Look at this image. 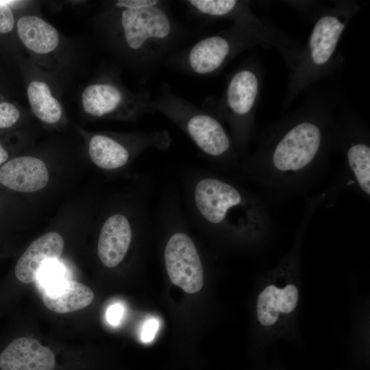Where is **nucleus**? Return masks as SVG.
Instances as JSON below:
<instances>
[{"mask_svg":"<svg viewBox=\"0 0 370 370\" xmlns=\"http://www.w3.org/2000/svg\"><path fill=\"white\" fill-rule=\"evenodd\" d=\"M14 25V18L10 7L0 1V33L11 32Z\"/></svg>","mask_w":370,"mask_h":370,"instance_id":"obj_22","label":"nucleus"},{"mask_svg":"<svg viewBox=\"0 0 370 370\" xmlns=\"http://www.w3.org/2000/svg\"><path fill=\"white\" fill-rule=\"evenodd\" d=\"M121 23L125 41L134 51H155L167 42L173 24L166 11L157 0H119Z\"/></svg>","mask_w":370,"mask_h":370,"instance_id":"obj_3","label":"nucleus"},{"mask_svg":"<svg viewBox=\"0 0 370 370\" xmlns=\"http://www.w3.org/2000/svg\"><path fill=\"white\" fill-rule=\"evenodd\" d=\"M159 322L156 318L147 319L143 325L140 338L143 342L149 343L151 341L158 329Z\"/></svg>","mask_w":370,"mask_h":370,"instance_id":"obj_23","label":"nucleus"},{"mask_svg":"<svg viewBox=\"0 0 370 370\" xmlns=\"http://www.w3.org/2000/svg\"><path fill=\"white\" fill-rule=\"evenodd\" d=\"M82 101L83 109L87 114L103 117L119 110L125 102V97L115 85L95 84L85 88Z\"/></svg>","mask_w":370,"mask_h":370,"instance_id":"obj_17","label":"nucleus"},{"mask_svg":"<svg viewBox=\"0 0 370 370\" xmlns=\"http://www.w3.org/2000/svg\"><path fill=\"white\" fill-rule=\"evenodd\" d=\"M55 364L52 351L33 338H16L0 354L1 370H53Z\"/></svg>","mask_w":370,"mask_h":370,"instance_id":"obj_8","label":"nucleus"},{"mask_svg":"<svg viewBox=\"0 0 370 370\" xmlns=\"http://www.w3.org/2000/svg\"><path fill=\"white\" fill-rule=\"evenodd\" d=\"M186 2L197 12L213 17L230 14L238 3L233 0H190Z\"/></svg>","mask_w":370,"mask_h":370,"instance_id":"obj_19","label":"nucleus"},{"mask_svg":"<svg viewBox=\"0 0 370 370\" xmlns=\"http://www.w3.org/2000/svg\"><path fill=\"white\" fill-rule=\"evenodd\" d=\"M64 247L63 238L56 232H47L36 238L18 258L14 269L16 278L25 284L36 281L47 262L59 259Z\"/></svg>","mask_w":370,"mask_h":370,"instance_id":"obj_9","label":"nucleus"},{"mask_svg":"<svg viewBox=\"0 0 370 370\" xmlns=\"http://www.w3.org/2000/svg\"><path fill=\"white\" fill-rule=\"evenodd\" d=\"M88 152L97 166L113 171L125 167L134 151L118 140L107 135L97 134L90 140Z\"/></svg>","mask_w":370,"mask_h":370,"instance_id":"obj_16","label":"nucleus"},{"mask_svg":"<svg viewBox=\"0 0 370 370\" xmlns=\"http://www.w3.org/2000/svg\"><path fill=\"white\" fill-rule=\"evenodd\" d=\"M325 131L321 124L302 120L267 143L246 161L241 173L273 199L306 192L325 169Z\"/></svg>","mask_w":370,"mask_h":370,"instance_id":"obj_1","label":"nucleus"},{"mask_svg":"<svg viewBox=\"0 0 370 370\" xmlns=\"http://www.w3.org/2000/svg\"><path fill=\"white\" fill-rule=\"evenodd\" d=\"M344 28L345 23L334 16H323L317 21L309 39L310 55L315 65L330 59Z\"/></svg>","mask_w":370,"mask_h":370,"instance_id":"obj_14","label":"nucleus"},{"mask_svg":"<svg viewBox=\"0 0 370 370\" xmlns=\"http://www.w3.org/2000/svg\"><path fill=\"white\" fill-rule=\"evenodd\" d=\"M16 27L23 45L36 53H49L58 45L59 34L56 29L37 16H21Z\"/></svg>","mask_w":370,"mask_h":370,"instance_id":"obj_15","label":"nucleus"},{"mask_svg":"<svg viewBox=\"0 0 370 370\" xmlns=\"http://www.w3.org/2000/svg\"><path fill=\"white\" fill-rule=\"evenodd\" d=\"M298 300V288L293 283L282 287L274 284L267 285L257 298L256 315L259 323L266 328L273 326L295 310Z\"/></svg>","mask_w":370,"mask_h":370,"instance_id":"obj_11","label":"nucleus"},{"mask_svg":"<svg viewBox=\"0 0 370 370\" xmlns=\"http://www.w3.org/2000/svg\"><path fill=\"white\" fill-rule=\"evenodd\" d=\"M27 94L31 109L38 119L48 124H53L60 120L62 106L53 97L45 82L38 80L31 82Z\"/></svg>","mask_w":370,"mask_h":370,"instance_id":"obj_18","label":"nucleus"},{"mask_svg":"<svg viewBox=\"0 0 370 370\" xmlns=\"http://www.w3.org/2000/svg\"><path fill=\"white\" fill-rule=\"evenodd\" d=\"M135 217L122 212L109 215L101 227L97 254L101 262L108 268L118 266L125 258L135 233Z\"/></svg>","mask_w":370,"mask_h":370,"instance_id":"obj_7","label":"nucleus"},{"mask_svg":"<svg viewBox=\"0 0 370 370\" xmlns=\"http://www.w3.org/2000/svg\"><path fill=\"white\" fill-rule=\"evenodd\" d=\"M123 307L119 304L110 306L106 312V319L109 323L113 325H118L123 315Z\"/></svg>","mask_w":370,"mask_h":370,"instance_id":"obj_24","label":"nucleus"},{"mask_svg":"<svg viewBox=\"0 0 370 370\" xmlns=\"http://www.w3.org/2000/svg\"><path fill=\"white\" fill-rule=\"evenodd\" d=\"M171 226L164 249L165 268L171 282L188 293L199 291L204 284L201 257L190 236L182 228L178 216H166Z\"/></svg>","mask_w":370,"mask_h":370,"instance_id":"obj_5","label":"nucleus"},{"mask_svg":"<svg viewBox=\"0 0 370 370\" xmlns=\"http://www.w3.org/2000/svg\"><path fill=\"white\" fill-rule=\"evenodd\" d=\"M187 198L196 223L218 234L256 240L271 230L263 200L229 178L198 174L188 184Z\"/></svg>","mask_w":370,"mask_h":370,"instance_id":"obj_2","label":"nucleus"},{"mask_svg":"<svg viewBox=\"0 0 370 370\" xmlns=\"http://www.w3.org/2000/svg\"><path fill=\"white\" fill-rule=\"evenodd\" d=\"M161 110L184 130L208 157L224 168H237V157L231 138L217 119L195 110Z\"/></svg>","mask_w":370,"mask_h":370,"instance_id":"obj_4","label":"nucleus"},{"mask_svg":"<svg viewBox=\"0 0 370 370\" xmlns=\"http://www.w3.org/2000/svg\"><path fill=\"white\" fill-rule=\"evenodd\" d=\"M56 260H51L47 262L41 269L37 280L46 288L62 280L64 274L63 268L55 262Z\"/></svg>","mask_w":370,"mask_h":370,"instance_id":"obj_20","label":"nucleus"},{"mask_svg":"<svg viewBox=\"0 0 370 370\" xmlns=\"http://www.w3.org/2000/svg\"><path fill=\"white\" fill-rule=\"evenodd\" d=\"M258 81L254 73L243 69L236 73L227 88L226 103L239 148L245 147L250 132L248 119L257 98Z\"/></svg>","mask_w":370,"mask_h":370,"instance_id":"obj_6","label":"nucleus"},{"mask_svg":"<svg viewBox=\"0 0 370 370\" xmlns=\"http://www.w3.org/2000/svg\"><path fill=\"white\" fill-rule=\"evenodd\" d=\"M20 118V112L13 104L0 103V129L12 126Z\"/></svg>","mask_w":370,"mask_h":370,"instance_id":"obj_21","label":"nucleus"},{"mask_svg":"<svg viewBox=\"0 0 370 370\" xmlns=\"http://www.w3.org/2000/svg\"><path fill=\"white\" fill-rule=\"evenodd\" d=\"M45 162L32 156H20L0 168V184L18 192L32 193L45 188L49 182Z\"/></svg>","mask_w":370,"mask_h":370,"instance_id":"obj_10","label":"nucleus"},{"mask_svg":"<svg viewBox=\"0 0 370 370\" xmlns=\"http://www.w3.org/2000/svg\"><path fill=\"white\" fill-rule=\"evenodd\" d=\"M93 299L94 293L90 288L71 280H62L46 288L42 295L48 309L61 314L84 308Z\"/></svg>","mask_w":370,"mask_h":370,"instance_id":"obj_12","label":"nucleus"},{"mask_svg":"<svg viewBox=\"0 0 370 370\" xmlns=\"http://www.w3.org/2000/svg\"><path fill=\"white\" fill-rule=\"evenodd\" d=\"M8 158V154L0 143V165L6 161Z\"/></svg>","mask_w":370,"mask_h":370,"instance_id":"obj_25","label":"nucleus"},{"mask_svg":"<svg viewBox=\"0 0 370 370\" xmlns=\"http://www.w3.org/2000/svg\"><path fill=\"white\" fill-rule=\"evenodd\" d=\"M230 51V43L223 36L206 37L197 42L190 50L188 65L197 74L212 73L221 67Z\"/></svg>","mask_w":370,"mask_h":370,"instance_id":"obj_13","label":"nucleus"}]
</instances>
